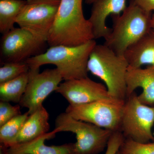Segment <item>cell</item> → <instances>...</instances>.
Here are the masks:
<instances>
[{"label":"cell","mask_w":154,"mask_h":154,"mask_svg":"<svg viewBox=\"0 0 154 154\" xmlns=\"http://www.w3.org/2000/svg\"><path fill=\"white\" fill-rule=\"evenodd\" d=\"M83 0H61L47 42L50 47L75 46L94 39L92 25L85 18Z\"/></svg>","instance_id":"cell-1"},{"label":"cell","mask_w":154,"mask_h":154,"mask_svg":"<svg viewBox=\"0 0 154 154\" xmlns=\"http://www.w3.org/2000/svg\"><path fill=\"white\" fill-rule=\"evenodd\" d=\"M96 44L93 39L78 46H51L46 52L29 58L25 62L30 71H39L42 66L50 64L56 66L64 81L79 79L88 77V60Z\"/></svg>","instance_id":"cell-2"},{"label":"cell","mask_w":154,"mask_h":154,"mask_svg":"<svg viewBox=\"0 0 154 154\" xmlns=\"http://www.w3.org/2000/svg\"><path fill=\"white\" fill-rule=\"evenodd\" d=\"M129 66L124 56L119 55L105 44H96L90 54L88 70L105 83L111 98L125 101L126 75Z\"/></svg>","instance_id":"cell-3"},{"label":"cell","mask_w":154,"mask_h":154,"mask_svg":"<svg viewBox=\"0 0 154 154\" xmlns=\"http://www.w3.org/2000/svg\"><path fill=\"white\" fill-rule=\"evenodd\" d=\"M152 16L132 0L121 15L114 16L113 28L104 44L124 56L127 50L152 30Z\"/></svg>","instance_id":"cell-4"},{"label":"cell","mask_w":154,"mask_h":154,"mask_svg":"<svg viewBox=\"0 0 154 154\" xmlns=\"http://www.w3.org/2000/svg\"><path fill=\"white\" fill-rule=\"evenodd\" d=\"M56 131H69L76 135V154H99L106 149L113 131L89 122L77 120L66 112L61 113L55 120Z\"/></svg>","instance_id":"cell-5"},{"label":"cell","mask_w":154,"mask_h":154,"mask_svg":"<svg viewBox=\"0 0 154 154\" xmlns=\"http://www.w3.org/2000/svg\"><path fill=\"white\" fill-rule=\"evenodd\" d=\"M154 106L143 104L134 92L125 101L120 130L125 138L147 143L154 141Z\"/></svg>","instance_id":"cell-6"},{"label":"cell","mask_w":154,"mask_h":154,"mask_svg":"<svg viewBox=\"0 0 154 154\" xmlns=\"http://www.w3.org/2000/svg\"><path fill=\"white\" fill-rule=\"evenodd\" d=\"M124 102L110 99L85 105H69L65 112L77 120L89 122L113 132L119 131Z\"/></svg>","instance_id":"cell-7"},{"label":"cell","mask_w":154,"mask_h":154,"mask_svg":"<svg viewBox=\"0 0 154 154\" xmlns=\"http://www.w3.org/2000/svg\"><path fill=\"white\" fill-rule=\"evenodd\" d=\"M45 42L28 30L14 28L3 35L1 42V55L4 63L23 62L29 58L39 54Z\"/></svg>","instance_id":"cell-8"},{"label":"cell","mask_w":154,"mask_h":154,"mask_svg":"<svg viewBox=\"0 0 154 154\" xmlns=\"http://www.w3.org/2000/svg\"><path fill=\"white\" fill-rule=\"evenodd\" d=\"M30 78L25 94L19 105L28 108L29 115L42 107L45 99L53 91H56L63 80L57 68L39 71L29 70Z\"/></svg>","instance_id":"cell-9"},{"label":"cell","mask_w":154,"mask_h":154,"mask_svg":"<svg viewBox=\"0 0 154 154\" xmlns=\"http://www.w3.org/2000/svg\"><path fill=\"white\" fill-rule=\"evenodd\" d=\"M58 6L46 3H27L17 17L16 23L20 28L47 42Z\"/></svg>","instance_id":"cell-10"},{"label":"cell","mask_w":154,"mask_h":154,"mask_svg":"<svg viewBox=\"0 0 154 154\" xmlns=\"http://www.w3.org/2000/svg\"><path fill=\"white\" fill-rule=\"evenodd\" d=\"M55 92L64 97L72 106L113 99L108 94L105 85L93 81L88 77L65 81L60 84Z\"/></svg>","instance_id":"cell-11"},{"label":"cell","mask_w":154,"mask_h":154,"mask_svg":"<svg viewBox=\"0 0 154 154\" xmlns=\"http://www.w3.org/2000/svg\"><path fill=\"white\" fill-rule=\"evenodd\" d=\"M89 19L92 25L94 39L105 38L112 29L106 25L110 15H120L126 8V0H96L93 3Z\"/></svg>","instance_id":"cell-12"},{"label":"cell","mask_w":154,"mask_h":154,"mask_svg":"<svg viewBox=\"0 0 154 154\" xmlns=\"http://www.w3.org/2000/svg\"><path fill=\"white\" fill-rule=\"evenodd\" d=\"M127 97L138 88L142 92L138 95L139 100L144 105L154 106V65L145 68L129 66L126 75Z\"/></svg>","instance_id":"cell-13"},{"label":"cell","mask_w":154,"mask_h":154,"mask_svg":"<svg viewBox=\"0 0 154 154\" xmlns=\"http://www.w3.org/2000/svg\"><path fill=\"white\" fill-rule=\"evenodd\" d=\"M56 133L54 130L30 141L11 146L6 149V154H76L75 143L51 146L45 144L46 140L54 137Z\"/></svg>","instance_id":"cell-14"},{"label":"cell","mask_w":154,"mask_h":154,"mask_svg":"<svg viewBox=\"0 0 154 154\" xmlns=\"http://www.w3.org/2000/svg\"><path fill=\"white\" fill-rule=\"evenodd\" d=\"M125 57L129 66L141 67L145 65H154V30L127 50Z\"/></svg>","instance_id":"cell-15"},{"label":"cell","mask_w":154,"mask_h":154,"mask_svg":"<svg viewBox=\"0 0 154 154\" xmlns=\"http://www.w3.org/2000/svg\"><path fill=\"white\" fill-rule=\"evenodd\" d=\"M48 119L49 114L43 106L30 114L17 137L14 145L30 141L48 133L50 129Z\"/></svg>","instance_id":"cell-16"},{"label":"cell","mask_w":154,"mask_h":154,"mask_svg":"<svg viewBox=\"0 0 154 154\" xmlns=\"http://www.w3.org/2000/svg\"><path fill=\"white\" fill-rule=\"evenodd\" d=\"M25 0H0V32L3 35L14 28V24L22 9Z\"/></svg>","instance_id":"cell-17"},{"label":"cell","mask_w":154,"mask_h":154,"mask_svg":"<svg viewBox=\"0 0 154 154\" xmlns=\"http://www.w3.org/2000/svg\"><path fill=\"white\" fill-rule=\"evenodd\" d=\"M30 78L29 71L14 79L0 84V100L19 103Z\"/></svg>","instance_id":"cell-18"},{"label":"cell","mask_w":154,"mask_h":154,"mask_svg":"<svg viewBox=\"0 0 154 154\" xmlns=\"http://www.w3.org/2000/svg\"><path fill=\"white\" fill-rule=\"evenodd\" d=\"M28 111L12 119L2 126H0V142L8 148L14 145L15 141L22 127L29 116Z\"/></svg>","instance_id":"cell-19"},{"label":"cell","mask_w":154,"mask_h":154,"mask_svg":"<svg viewBox=\"0 0 154 154\" xmlns=\"http://www.w3.org/2000/svg\"><path fill=\"white\" fill-rule=\"evenodd\" d=\"M25 62H9L4 63L0 68V84L14 79L29 71Z\"/></svg>","instance_id":"cell-20"},{"label":"cell","mask_w":154,"mask_h":154,"mask_svg":"<svg viewBox=\"0 0 154 154\" xmlns=\"http://www.w3.org/2000/svg\"><path fill=\"white\" fill-rule=\"evenodd\" d=\"M119 151L122 154H154V141L143 143L125 138Z\"/></svg>","instance_id":"cell-21"},{"label":"cell","mask_w":154,"mask_h":154,"mask_svg":"<svg viewBox=\"0 0 154 154\" xmlns=\"http://www.w3.org/2000/svg\"><path fill=\"white\" fill-rule=\"evenodd\" d=\"M21 114L20 105L13 106L8 102H0V126Z\"/></svg>","instance_id":"cell-22"},{"label":"cell","mask_w":154,"mask_h":154,"mask_svg":"<svg viewBox=\"0 0 154 154\" xmlns=\"http://www.w3.org/2000/svg\"><path fill=\"white\" fill-rule=\"evenodd\" d=\"M122 132L119 131L113 132L108 141L105 154H116L124 140Z\"/></svg>","instance_id":"cell-23"},{"label":"cell","mask_w":154,"mask_h":154,"mask_svg":"<svg viewBox=\"0 0 154 154\" xmlns=\"http://www.w3.org/2000/svg\"><path fill=\"white\" fill-rule=\"evenodd\" d=\"M134 3L141 8L148 12L151 13L154 12V0H133Z\"/></svg>","instance_id":"cell-24"},{"label":"cell","mask_w":154,"mask_h":154,"mask_svg":"<svg viewBox=\"0 0 154 154\" xmlns=\"http://www.w3.org/2000/svg\"><path fill=\"white\" fill-rule=\"evenodd\" d=\"M28 4L46 3L53 5H59L61 0H26Z\"/></svg>","instance_id":"cell-25"},{"label":"cell","mask_w":154,"mask_h":154,"mask_svg":"<svg viewBox=\"0 0 154 154\" xmlns=\"http://www.w3.org/2000/svg\"><path fill=\"white\" fill-rule=\"evenodd\" d=\"M152 29L154 30V13L152 16Z\"/></svg>","instance_id":"cell-26"},{"label":"cell","mask_w":154,"mask_h":154,"mask_svg":"<svg viewBox=\"0 0 154 154\" xmlns=\"http://www.w3.org/2000/svg\"><path fill=\"white\" fill-rule=\"evenodd\" d=\"M96 0H85L86 3L88 4H93Z\"/></svg>","instance_id":"cell-27"},{"label":"cell","mask_w":154,"mask_h":154,"mask_svg":"<svg viewBox=\"0 0 154 154\" xmlns=\"http://www.w3.org/2000/svg\"><path fill=\"white\" fill-rule=\"evenodd\" d=\"M121 154V153L120 152H119V151H118V152H117V154Z\"/></svg>","instance_id":"cell-28"},{"label":"cell","mask_w":154,"mask_h":154,"mask_svg":"<svg viewBox=\"0 0 154 154\" xmlns=\"http://www.w3.org/2000/svg\"><path fill=\"white\" fill-rule=\"evenodd\" d=\"M153 135H154V132L153 133Z\"/></svg>","instance_id":"cell-29"}]
</instances>
